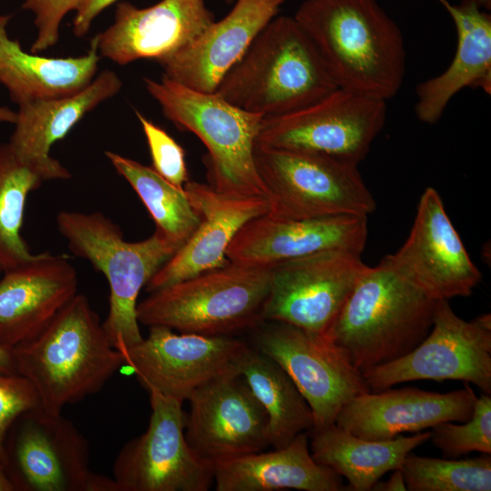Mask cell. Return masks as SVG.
<instances>
[{
	"mask_svg": "<svg viewBox=\"0 0 491 491\" xmlns=\"http://www.w3.org/2000/svg\"><path fill=\"white\" fill-rule=\"evenodd\" d=\"M294 18L337 87L385 102L398 93L404 38L376 0H305Z\"/></svg>",
	"mask_w": 491,
	"mask_h": 491,
	"instance_id": "cell-1",
	"label": "cell"
},
{
	"mask_svg": "<svg viewBox=\"0 0 491 491\" xmlns=\"http://www.w3.org/2000/svg\"><path fill=\"white\" fill-rule=\"evenodd\" d=\"M12 353L16 373L33 385L41 407L52 414L98 393L125 365L87 297L78 293Z\"/></svg>",
	"mask_w": 491,
	"mask_h": 491,
	"instance_id": "cell-2",
	"label": "cell"
},
{
	"mask_svg": "<svg viewBox=\"0 0 491 491\" xmlns=\"http://www.w3.org/2000/svg\"><path fill=\"white\" fill-rule=\"evenodd\" d=\"M337 85L294 16H276L227 72L215 93L264 118L307 106Z\"/></svg>",
	"mask_w": 491,
	"mask_h": 491,
	"instance_id": "cell-3",
	"label": "cell"
},
{
	"mask_svg": "<svg viewBox=\"0 0 491 491\" xmlns=\"http://www.w3.org/2000/svg\"><path fill=\"white\" fill-rule=\"evenodd\" d=\"M436 303L381 261L366 266L326 336L364 373L416 348L432 327Z\"/></svg>",
	"mask_w": 491,
	"mask_h": 491,
	"instance_id": "cell-4",
	"label": "cell"
},
{
	"mask_svg": "<svg viewBox=\"0 0 491 491\" xmlns=\"http://www.w3.org/2000/svg\"><path fill=\"white\" fill-rule=\"evenodd\" d=\"M56 223L70 251L87 259L108 282L109 311L103 326L112 346L120 351L139 343V293L180 246L156 229L145 240L128 242L100 212L62 211Z\"/></svg>",
	"mask_w": 491,
	"mask_h": 491,
	"instance_id": "cell-5",
	"label": "cell"
},
{
	"mask_svg": "<svg viewBox=\"0 0 491 491\" xmlns=\"http://www.w3.org/2000/svg\"><path fill=\"white\" fill-rule=\"evenodd\" d=\"M144 83L163 115L205 145L210 185L227 195L268 199L254 156L262 115L245 111L215 93L198 92L164 75L159 81L145 77Z\"/></svg>",
	"mask_w": 491,
	"mask_h": 491,
	"instance_id": "cell-6",
	"label": "cell"
},
{
	"mask_svg": "<svg viewBox=\"0 0 491 491\" xmlns=\"http://www.w3.org/2000/svg\"><path fill=\"white\" fill-rule=\"evenodd\" d=\"M271 266H224L150 293L137 304L139 324L180 333L234 336L262 323Z\"/></svg>",
	"mask_w": 491,
	"mask_h": 491,
	"instance_id": "cell-7",
	"label": "cell"
},
{
	"mask_svg": "<svg viewBox=\"0 0 491 491\" xmlns=\"http://www.w3.org/2000/svg\"><path fill=\"white\" fill-rule=\"evenodd\" d=\"M254 156L270 202L268 214L276 217L368 216L376 209L356 165L321 154L258 144Z\"/></svg>",
	"mask_w": 491,
	"mask_h": 491,
	"instance_id": "cell-8",
	"label": "cell"
},
{
	"mask_svg": "<svg viewBox=\"0 0 491 491\" xmlns=\"http://www.w3.org/2000/svg\"><path fill=\"white\" fill-rule=\"evenodd\" d=\"M5 451L16 490L118 491L114 478L91 471L89 443L62 413L41 406L23 413L7 433Z\"/></svg>",
	"mask_w": 491,
	"mask_h": 491,
	"instance_id": "cell-9",
	"label": "cell"
},
{
	"mask_svg": "<svg viewBox=\"0 0 491 491\" xmlns=\"http://www.w3.org/2000/svg\"><path fill=\"white\" fill-rule=\"evenodd\" d=\"M386 119V102L337 87L307 106L264 118L256 144L321 154L358 165Z\"/></svg>",
	"mask_w": 491,
	"mask_h": 491,
	"instance_id": "cell-10",
	"label": "cell"
},
{
	"mask_svg": "<svg viewBox=\"0 0 491 491\" xmlns=\"http://www.w3.org/2000/svg\"><path fill=\"white\" fill-rule=\"evenodd\" d=\"M370 391L416 380H462L491 395V315L459 317L436 300L428 335L401 358L363 373Z\"/></svg>",
	"mask_w": 491,
	"mask_h": 491,
	"instance_id": "cell-11",
	"label": "cell"
},
{
	"mask_svg": "<svg viewBox=\"0 0 491 491\" xmlns=\"http://www.w3.org/2000/svg\"><path fill=\"white\" fill-rule=\"evenodd\" d=\"M146 430L127 442L113 465L118 491H207L214 466L191 448L185 436L183 402L155 391Z\"/></svg>",
	"mask_w": 491,
	"mask_h": 491,
	"instance_id": "cell-12",
	"label": "cell"
},
{
	"mask_svg": "<svg viewBox=\"0 0 491 491\" xmlns=\"http://www.w3.org/2000/svg\"><path fill=\"white\" fill-rule=\"evenodd\" d=\"M251 348L235 336L176 334L155 326L149 327L146 337L120 353L147 392L184 403L205 383L239 375Z\"/></svg>",
	"mask_w": 491,
	"mask_h": 491,
	"instance_id": "cell-13",
	"label": "cell"
},
{
	"mask_svg": "<svg viewBox=\"0 0 491 491\" xmlns=\"http://www.w3.org/2000/svg\"><path fill=\"white\" fill-rule=\"evenodd\" d=\"M257 327L256 349L292 379L312 410L313 429L335 424L351 399L370 391L363 373L326 335L278 322Z\"/></svg>",
	"mask_w": 491,
	"mask_h": 491,
	"instance_id": "cell-14",
	"label": "cell"
},
{
	"mask_svg": "<svg viewBox=\"0 0 491 491\" xmlns=\"http://www.w3.org/2000/svg\"><path fill=\"white\" fill-rule=\"evenodd\" d=\"M366 266L360 256L324 251L271 266L261 320L326 335Z\"/></svg>",
	"mask_w": 491,
	"mask_h": 491,
	"instance_id": "cell-15",
	"label": "cell"
},
{
	"mask_svg": "<svg viewBox=\"0 0 491 491\" xmlns=\"http://www.w3.org/2000/svg\"><path fill=\"white\" fill-rule=\"evenodd\" d=\"M381 261L436 300L469 296L482 279L433 187L422 194L405 244Z\"/></svg>",
	"mask_w": 491,
	"mask_h": 491,
	"instance_id": "cell-16",
	"label": "cell"
},
{
	"mask_svg": "<svg viewBox=\"0 0 491 491\" xmlns=\"http://www.w3.org/2000/svg\"><path fill=\"white\" fill-rule=\"evenodd\" d=\"M187 401L186 441L211 465L270 446L266 412L239 375L205 383Z\"/></svg>",
	"mask_w": 491,
	"mask_h": 491,
	"instance_id": "cell-17",
	"label": "cell"
},
{
	"mask_svg": "<svg viewBox=\"0 0 491 491\" xmlns=\"http://www.w3.org/2000/svg\"><path fill=\"white\" fill-rule=\"evenodd\" d=\"M366 237L364 215L286 219L267 213L248 221L225 255L235 263L264 266L331 250L360 256Z\"/></svg>",
	"mask_w": 491,
	"mask_h": 491,
	"instance_id": "cell-18",
	"label": "cell"
},
{
	"mask_svg": "<svg viewBox=\"0 0 491 491\" xmlns=\"http://www.w3.org/2000/svg\"><path fill=\"white\" fill-rule=\"evenodd\" d=\"M215 20L205 0H161L145 8L121 2L114 23L94 38L100 56L117 65L140 59L161 63L189 45Z\"/></svg>",
	"mask_w": 491,
	"mask_h": 491,
	"instance_id": "cell-19",
	"label": "cell"
},
{
	"mask_svg": "<svg viewBox=\"0 0 491 491\" xmlns=\"http://www.w3.org/2000/svg\"><path fill=\"white\" fill-rule=\"evenodd\" d=\"M184 190L200 220L187 241L159 268L145 286L155 292L229 263L226 249L250 220L270 211L263 196H233L212 185L188 180Z\"/></svg>",
	"mask_w": 491,
	"mask_h": 491,
	"instance_id": "cell-20",
	"label": "cell"
},
{
	"mask_svg": "<svg viewBox=\"0 0 491 491\" xmlns=\"http://www.w3.org/2000/svg\"><path fill=\"white\" fill-rule=\"evenodd\" d=\"M476 398L466 382L463 389L447 393L417 387L369 391L351 399L336 424L365 439L388 440L442 422L464 423L472 416Z\"/></svg>",
	"mask_w": 491,
	"mask_h": 491,
	"instance_id": "cell-21",
	"label": "cell"
},
{
	"mask_svg": "<svg viewBox=\"0 0 491 491\" xmlns=\"http://www.w3.org/2000/svg\"><path fill=\"white\" fill-rule=\"evenodd\" d=\"M286 0H236L185 47L162 61L164 76L193 90L215 93Z\"/></svg>",
	"mask_w": 491,
	"mask_h": 491,
	"instance_id": "cell-22",
	"label": "cell"
},
{
	"mask_svg": "<svg viewBox=\"0 0 491 491\" xmlns=\"http://www.w3.org/2000/svg\"><path fill=\"white\" fill-rule=\"evenodd\" d=\"M122 85L119 75L106 69L74 94L18 105L8 142L12 151L43 182L70 179L69 170L50 155L52 145L86 114L117 95Z\"/></svg>",
	"mask_w": 491,
	"mask_h": 491,
	"instance_id": "cell-23",
	"label": "cell"
},
{
	"mask_svg": "<svg viewBox=\"0 0 491 491\" xmlns=\"http://www.w3.org/2000/svg\"><path fill=\"white\" fill-rule=\"evenodd\" d=\"M78 276L48 252L0 276V343L8 349L34 337L77 294Z\"/></svg>",
	"mask_w": 491,
	"mask_h": 491,
	"instance_id": "cell-24",
	"label": "cell"
},
{
	"mask_svg": "<svg viewBox=\"0 0 491 491\" xmlns=\"http://www.w3.org/2000/svg\"><path fill=\"white\" fill-rule=\"evenodd\" d=\"M448 12L457 35L453 60L440 75L417 85L415 112L426 124L436 123L451 99L465 87L491 90V17L475 0L453 5L437 0Z\"/></svg>",
	"mask_w": 491,
	"mask_h": 491,
	"instance_id": "cell-25",
	"label": "cell"
},
{
	"mask_svg": "<svg viewBox=\"0 0 491 491\" xmlns=\"http://www.w3.org/2000/svg\"><path fill=\"white\" fill-rule=\"evenodd\" d=\"M216 491H339L342 476L318 464L310 452L309 434L302 432L282 448L256 452L214 466Z\"/></svg>",
	"mask_w": 491,
	"mask_h": 491,
	"instance_id": "cell-26",
	"label": "cell"
},
{
	"mask_svg": "<svg viewBox=\"0 0 491 491\" xmlns=\"http://www.w3.org/2000/svg\"><path fill=\"white\" fill-rule=\"evenodd\" d=\"M10 15H0V85L18 105L74 94L95 76L100 55L95 38L86 54L47 57L27 53L7 35Z\"/></svg>",
	"mask_w": 491,
	"mask_h": 491,
	"instance_id": "cell-27",
	"label": "cell"
},
{
	"mask_svg": "<svg viewBox=\"0 0 491 491\" xmlns=\"http://www.w3.org/2000/svg\"><path fill=\"white\" fill-rule=\"evenodd\" d=\"M312 457L344 476L350 490L368 491L385 474L400 468L406 456L429 440L431 431L388 440L356 436L336 423L309 431Z\"/></svg>",
	"mask_w": 491,
	"mask_h": 491,
	"instance_id": "cell-28",
	"label": "cell"
},
{
	"mask_svg": "<svg viewBox=\"0 0 491 491\" xmlns=\"http://www.w3.org/2000/svg\"><path fill=\"white\" fill-rule=\"evenodd\" d=\"M239 376L266 412L270 446L282 448L298 434L313 429L314 416L308 403L272 358L251 348L241 364Z\"/></svg>",
	"mask_w": 491,
	"mask_h": 491,
	"instance_id": "cell-29",
	"label": "cell"
},
{
	"mask_svg": "<svg viewBox=\"0 0 491 491\" xmlns=\"http://www.w3.org/2000/svg\"><path fill=\"white\" fill-rule=\"evenodd\" d=\"M105 155L145 205L155 223L156 230L182 246L200 220L185 190L169 183L152 166L112 151H105Z\"/></svg>",
	"mask_w": 491,
	"mask_h": 491,
	"instance_id": "cell-30",
	"label": "cell"
},
{
	"mask_svg": "<svg viewBox=\"0 0 491 491\" xmlns=\"http://www.w3.org/2000/svg\"><path fill=\"white\" fill-rule=\"evenodd\" d=\"M41 178L14 154L8 142L0 144V266L3 271L33 260L21 235L26 199Z\"/></svg>",
	"mask_w": 491,
	"mask_h": 491,
	"instance_id": "cell-31",
	"label": "cell"
},
{
	"mask_svg": "<svg viewBox=\"0 0 491 491\" xmlns=\"http://www.w3.org/2000/svg\"><path fill=\"white\" fill-rule=\"evenodd\" d=\"M400 469L409 491H490L491 456L441 459L410 452Z\"/></svg>",
	"mask_w": 491,
	"mask_h": 491,
	"instance_id": "cell-32",
	"label": "cell"
},
{
	"mask_svg": "<svg viewBox=\"0 0 491 491\" xmlns=\"http://www.w3.org/2000/svg\"><path fill=\"white\" fill-rule=\"evenodd\" d=\"M491 395L476 398L472 416L463 425L442 422L431 429L430 440L447 457L471 452L491 455Z\"/></svg>",
	"mask_w": 491,
	"mask_h": 491,
	"instance_id": "cell-33",
	"label": "cell"
},
{
	"mask_svg": "<svg viewBox=\"0 0 491 491\" xmlns=\"http://www.w3.org/2000/svg\"><path fill=\"white\" fill-rule=\"evenodd\" d=\"M135 115L142 126L152 159V168L175 186L184 189L189 180L183 147L163 128L140 112Z\"/></svg>",
	"mask_w": 491,
	"mask_h": 491,
	"instance_id": "cell-34",
	"label": "cell"
},
{
	"mask_svg": "<svg viewBox=\"0 0 491 491\" xmlns=\"http://www.w3.org/2000/svg\"><path fill=\"white\" fill-rule=\"evenodd\" d=\"M40 406L39 396L25 377L0 373V460L5 466V443L10 427L23 413Z\"/></svg>",
	"mask_w": 491,
	"mask_h": 491,
	"instance_id": "cell-35",
	"label": "cell"
},
{
	"mask_svg": "<svg viewBox=\"0 0 491 491\" xmlns=\"http://www.w3.org/2000/svg\"><path fill=\"white\" fill-rule=\"evenodd\" d=\"M84 0H25L23 8L35 15L37 30L30 52L39 54L55 45L59 39V27L65 15L77 10Z\"/></svg>",
	"mask_w": 491,
	"mask_h": 491,
	"instance_id": "cell-36",
	"label": "cell"
},
{
	"mask_svg": "<svg viewBox=\"0 0 491 491\" xmlns=\"http://www.w3.org/2000/svg\"><path fill=\"white\" fill-rule=\"evenodd\" d=\"M116 1L118 0H84L77 8L73 21L74 34L79 37L85 35L94 19Z\"/></svg>",
	"mask_w": 491,
	"mask_h": 491,
	"instance_id": "cell-37",
	"label": "cell"
},
{
	"mask_svg": "<svg viewBox=\"0 0 491 491\" xmlns=\"http://www.w3.org/2000/svg\"><path fill=\"white\" fill-rule=\"evenodd\" d=\"M371 490L376 491H406V485L400 468L394 469L389 478L385 481L378 480L372 486Z\"/></svg>",
	"mask_w": 491,
	"mask_h": 491,
	"instance_id": "cell-38",
	"label": "cell"
},
{
	"mask_svg": "<svg viewBox=\"0 0 491 491\" xmlns=\"http://www.w3.org/2000/svg\"><path fill=\"white\" fill-rule=\"evenodd\" d=\"M0 373L17 374L15 360L11 349H8L0 343Z\"/></svg>",
	"mask_w": 491,
	"mask_h": 491,
	"instance_id": "cell-39",
	"label": "cell"
},
{
	"mask_svg": "<svg viewBox=\"0 0 491 491\" xmlns=\"http://www.w3.org/2000/svg\"><path fill=\"white\" fill-rule=\"evenodd\" d=\"M16 490L13 484L5 466L0 460V491H14Z\"/></svg>",
	"mask_w": 491,
	"mask_h": 491,
	"instance_id": "cell-40",
	"label": "cell"
},
{
	"mask_svg": "<svg viewBox=\"0 0 491 491\" xmlns=\"http://www.w3.org/2000/svg\"><path fill=\"white\" fill-rule=\"evenodd\" d=\"M16 112L6 106L0 105V122L15 124Z\"/></svg>",
	"mask_w": 491,
	"mask_h": 491,
	"instance_id": "cell-41",
	"label": "cell"
},
{
	"mask_svg": "<svg viewBox=\"0 0 491 491\" xmlns=\"http://www.w3.org/2000/svg\"><path fill=\"white\" fill-rule=\"evenodd\" d=\"M482 7L490 8L491 0H475Z\"/></svg>",
	"mask_w": 491,
	"mask_h": 491,
	"instance_id": "cell-42",
	"label": "cell"
},
{
	"mask_svg": "<svg viewBox=\"0 0 491 491\" xmlns=\"http://www.w3.org/2000/svg\"><path fill=\"white\" fill-rule=\"evenodd\" d=\"M227 4H234L236 0H224Z\"/></svg>",
	"mask_w": 491,
	"mask_h": 491,
	"instance_id": "cell-43",
	"label": "cell"
},
{
	"mask_svg": "<svg viewBox=\"0 0 491 491\" xmlns=\"http://www.w3.org/2000/svg\"><path fill=\"white\" fill-rule=\"evenodd\" d=\"M3 272H4V271H3V269H2V267H1V266H0V276H1V274H3Z\"/></svg>",
	"mask_w": 491,
	"mask_h": 491,
	"instance_id": "cell-44",
	"label": "cell"
}]
</instances>
